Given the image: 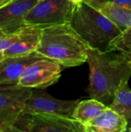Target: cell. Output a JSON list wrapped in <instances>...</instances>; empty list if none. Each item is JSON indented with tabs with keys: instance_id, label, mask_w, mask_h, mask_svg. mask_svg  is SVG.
<instances>
[{
	"instance_id": "10",
	"label": "cell",
	"mask_w": 131,
	"mask_h": 132,
	"mask_svg": "<svg viewBox=\"0 0 131 132\" xmlns=\"http://www.w3.org/2000/svg\"><path fill=\"white\" fill-rule=\"evenodd\" d=\"M45 58L37 51L29 54L5 56L0 61V84H18L25 69L35 61Z\"/></svg>"
},
{
	"instance_id": "20",
	"label": "cell",
	"mask_w": 131,
	"mask_h": 132,
	"mask_svg": "<svg viewBox=\"0 0 131 132\" xmlns=\"http://www.w3.org/2000/svg\"><path fill=\"white\" fill-rule=\"evenodd\" d=\"M71 2H73V4H75V5H78V4H80V3H81V2H83L84 0H69Z\"/></svg>"
},
{
	"instance_id": "23",
	"label": "cell",
	"mask_w": 131,
	"mask_h": 132,
	"mask_svg": "<svg viewBox=\"0 0 131 132\" xmlns=\"http://www.w3.org/2000/svg\"><path fill=\"white\" fill-rule=\"evenodd\" d=\"M128 127H129V128H127V131L131 132V122H130V123L128 124Z\"/></svg>"
},
{
	"instance_id": "11",
	"label": "cell",
	"mask_w": 131,
	"mask_h": 132,
	"mask_svg": "<svg viewBox=\"0 0 131 132\" xmlns=\"http://www.w3.org/2000/svg\"><path fill=\"white\" fill-rule=\"evenodd\" d=\"M128 121L117 111L107 107L96 118L84 125L85 132H126Z\"/></svg>"
},
{
	"instance_id": "14",
	"label": "cell",
	"mask_w": 131,
	"mask_h": 132,
	"mask_svg": "<svg viewBox=\"0 0 131 132\" xmlns=\"http://www.w3.org/2000/svg\"><path fill=\"white\" fill-rule=\"evenodd\" d=\"M107 106L96 99L80 101L74 109L72 118L83 126L98 117Z\"/></svg>"
},
{
	"instance_id": "15",
	"label": "cell",
	"mask_w": 131,
	"mask_h": 132,
	"mask_svg": "<svg viewBox=\"0 0 131 132\" xmlns=\"http://www.w3.org/2000/svg\"><path fill=\"white\" fill-rule=\"evenodd\" d=\"M127 120L131 117V89L128 82L123 83L118 88L114 99L108 106Z\"/></svg>"
},
{
	"instance_id": "7",
	"label": "cell",
	"mask_w": 131,
	"mask_h": 132,
	"mask_svg": "<svg viewBox=\"0 0 131 132\" xmlns=\"http://www.w3.org/2000/svg\"><path fill=\"white\" fill-rule=\"evenodd\" d=\"M61 66L47 58L38 60L23 72L19 85L32 89H45L56 83L61 77Z\"/></svg>"
},
{
	"instance_id": "18",
	"label": "cell",
	"mask_w": 131,
	"mask_h": 132,
	"mask_svg": "<svg viewBox=\"0 0 131 132\" xmlns=\"http://www.w3.org/2000/svg\"><path fill=\"white\" fill-rule=\"evenodd\" d=\"M117 4L131 10V0H112Z\"/></svg>"
},
{
	"instance_id": "4",
	"label": "cell",
	"mask_w": 131,
	"mask_h": 132,
	"mask_svg": "<svg viewBox=\"0 0 131 132\" xmlns=\"http://www.w3.org/2000/svg\"><path fill=\"white\" fill-rule=\"evenodd\" d=\"M12 132H85V128L69 117L47 113H21L13 125Z\"/></svg>"
},
{
	"instance_id": "5",
	"label": "cell",
	"mask_w": 131,
	"mask_h": 132,
	"mask_svg": "<svg viewBox=\"0 0 131 132\" xmlns=\"http://www.w3.org/2000/svg\"><path fill=\"white\" fill-rule=\"evenodd\" d=\"M75 6L69 0H40L25 17V25L43 29L70 23Z\"/></svg>"
},
{
	"instance_id": "8",
	"label": "cell",
	"mask_w": 131,
	"mask_h": 132,
	"mask_svg": "<svg viewBox=\"0 0 131 132\" xmlns=\"http://www.w3.org/2000/svg\"><path fill=\"white\" fill-rule=\"evenodd\" d=\"M80 100L63 101L49 95L43 89H32L30 97L25 102L22 113L56 114L72 118Z\"/></svg>"
},
{
	"instance_id": "16",
	"label": "cell",
	"mask_w": 131,
	"mask_h": 132,
	"mask_svg": "<svg viewBox=\"0 0 131 132\" xmlns=\"http://www.w3.org/2000/svg\"><path fill=\"white\" fill-rule=\"evenodd\" d=\"M106 51H117L131 57V26L122 31L108 44Z\"/></svg>"
},
{
	"instance_id": "9",
	"label": "cell",
	"mask_w": 131,
	"mask_h": 132,
	"mask_svg": "<svg viewBox=\"0 0 131 132\" xmlns=\"http://www.w3.org/2000/svg\"><path fill=\"white\" fill-rule=\"evenodd\" d=\"M40 0H13L0 9V29L5 34L14 33L25 26L24 19Z\"/></svg>"
},
{
	"instance_id": "19",
	"label": "cell",
	"mask_w": 131,
	"mask_h": 132,
	"mask_svg": "<svg viewBox=\"0 0 131 132\" xmlns=\"http://www.w3.org/2000/svg\"><path fill=\"white\" fill-rule=\"evenodd\" d=\"M13 0H0V9L12 2Z\"/></svg>"
},
{
	"instance_id": "21",
	"label": "cell",
	"mask_w": 131,
	"mask_h": 132,
	"mask_svg": "<svg viewBox=\"0 0 131 132\" xmlns=\"http://www.w3.org/2000/svg\"><path fill=\"white\" fill-rule=\"evenodd\" d=\"M5 57V55H4V52L3 51H0V61Z\"/></svg>"
},
{
	"instance_id": "12",
	"label": "cell",
	"mask_w": 131,
	"mask_h": 132,
	"mask_svg": "<svg viewBox=\"0 0 131 132\" xmlns=\"http://www.w3.org/2000/svg\"><path fill=\"white\" fill-rule=\"evenodd\" d=\"M86 3L95 8L107 19L116 24L121 31L131 26V10L127 9L112 0H84Z\"/></svg>"
},
{
	"instance_id": "22",
	"label": "cell",
	"mask_w": 131,
	"mask_h": 132,
	"mask_svg": "<svg viewBox=\"0 0 131 132\" xmlns=\"http://www.w3.org/2000/svg\"><path fill=\"white\" fill-rule=\"evenodd\" d=\"M5 36H6V35H5V33H4L3 32H2V30L0 29V39H1L2 37Z\"/></svg>"
},
{
	"instance_id": "25",
	"label": "cell",
	"mask_w": 131,
	"mask_h": 132,
	"mask_svg": "<svg viewBox=\"0 0 131 132\" xmlns=\"http://www.w3.org/2000/svg\"><path fill=\"white\" fill-rule=\"evenodd\" d=\"M130 62H131V60H130Z\"/></svg>"
},
{
	"instance_id": "1",
	"label": "cell",
	"mask_w": 131,
	"mask_h": 132,
	"mask_svg": "<svg viewBox=\"0 0 131 132\" xmlns=\"http://www.w3.org/2000/svg\"><path fill=\"white\" fill-rule=\"evenodd\" d=\"M131 57L117 51H103L90 47L86 63L90 67V98L109 106L120 86L131 77Z\"/></svg>"
},
{
	"instance_id": "13",
	"label": "cell",
	"mask_w": 131,
	"mask_h": 132,
	"mask_svg": "<svg viewBox=\"0 0 131 132\" xmlns=\"http://www.w3.org/2000/svg\"><path fill=\"white\" fill-rule=\"evenodd\" d=\"M42 29L25 25L22 31L20 38L4 52L5 56H13L29 54L36 51L39 45Z\"/></svg>"
},
{
	"instance_id": "6",
	"label": "cell",
	"mask_w": 131,
	"mask_h": 132,
	"mask_svg": "<svg viewBox=\"0 0 131 132\" xmlns=\"http://www.w3.org/2000/svg\"><path fill=\"white\" fill-rule=\"evenodd\" d=\"M32 89L14 84H0V132H12Z\"/></svg>"
},
{
	"instance_id": "3",
	"label": "cell",
	"mask_w": 131,
	"mask_h": 132,
	"mask_svg": "<svg viewBox=\"0 0 131 132\" xmlns=\"http://www.w3.org/2000/svg\"><path fill=\"white\" fill-rule=\"evenodd\" d=\"M70 24L91 47L103 51H106L110 42L122 32L116 24L85 2L76 5Z\"/></svg>"
},
{
	"instance_id": "2",
	"label": "cell",
	"mask_w": 131,
	"mask_h": 132,
	"mask_svg": "<svg viewBox=\"0 0 131 132\" xmlns=\"http://www.w3.org/2000/svg\"><path fill=\"white\" fill-rule=\"evenodd\" d=\"M91 46L70 23L42 29L37 52L63 67H74L86 62Z\"/></svg>"
},
{
	"instance_id": "24",
	"label": "cell",
	"mask_w": 131,
	"mask_h": 132,
	"mask_svg": "<svg viewBox=\"0 0 131 132\" xmlns=\"http://www.w3.org/2000/svg\"><path fill=\"white\" fill-rule=\"evenodd\" d=\"M127 121H128V123H130V122H131V117H130V118H129L127 119Z\"/></svg>"
},
{
	"instance_id": "17",
	"label": "cell",
	"mask_w": 131,
	"mask_h": 132,
	"mask_svg": "<svg viewBox=\"0 0 131 132\" xmlns=\"http://www.w3.org/2000/svg\"><path fill=\"white\" fill-rule=\"evenodd\" d=\"M23 27L19 31L9 35H6L0 39V51H5L20 38Z\"/></svg>"
}]
</instances>
